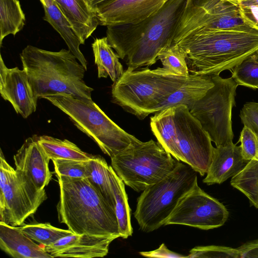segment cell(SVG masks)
I'll list each match as a JSON object with an SVG mask.
<instances>
[{
	"instance_id": "cell-17",
	"label": "cell",
	"mask_w": 258,
	"mask_h": 258,
	"mask_svg": "<svg viewBox=\"0 0 258 258\" xmlns=\"http://www.w3.org/2000/svg\"><path fill=\"white\" fill-rule=\"evenodd\" d=\"M37 136L27 138L14 155L15 169L23 172L38 190L45 188L52 173L49 168L50 159L37 139Z\"/></svg>"
},
{
	"instance_id": "cell-27",
	"label": "cell",
	"mask_w": 258,
	"mask_h": 258,
	"mask_svg": "<svg viewBox=\"0 0 258 258\" xmlns=\"http://www.w3.org/2000/svg\"><path fill=\"white\" fill-rule=\"evenodd\" d=\"M230 184L247 198L251 206L258 209V151L255 157L232 177Z\"/></svg>"
},
{
	"instance_id": "cell-13",
	"label": "cell",
	"mask_w": 258,
	"mask_h": 258,
	"mask_svg": "<svg viewBox=\"0 0 258 258\" xmlns=\"http://www.w3.org/2000/svg\"><path fill=\"white\" fill-rule=\"evenodd\" d=\"M47 198L45 188L38 190L25 174L15 169L0 191V221L21 226Z\"/></svg>"
},
{
	"instance_id": "cell-12",
	"label": "cell",
	"mask_w": 258,
	"mask_h": 258,
	"mask_svg": "<svg viewBox=\"0 0 258 258\" xmlns=\"http://www.w3.org/2000/svg\"><path fill=\"white\" fill-rule=\"evenodd\" d=\"M228 217L225 206L197 182L179 199L164 225H182L207 230L223 226Z\"/></svg>"
},
{
	"instance_id": "cell-36",
	"label": "cell",
	"mask_w": 258,
	"mask_h": 258,
	"mask_svg": "<svg viewBox=\"0 0 258 258\" xmlns=\"http://www.w3.org/2000/svg\"><path fill=\"white\" fill-rule=\"evenodd\" d=\"M140 254L148 257H166V258H181L186 256L174 252L169 250L165 244L163 243L157 249L149 251L140 252Z\"/></svg>"
},
{
	"instance_id": "cell-10",
	"label": "cell",
	"mask_w": 258,
	"mask_h": 258,
	"mask_svg": "<svg viewBox=\"0 0 258 258\" xmlns=\"http://www.w3.org/2000/svg\"><path fill=\"white\" fill-rule=\"evenodd\" d=\"M209 30L258 31V25L241 8L225 0H187L172 43Z\"/></svg>"
},
{
	"instance_id": "cell-33",
	"label": "cell",
	"mask_w": 258,
	"mask_h": 258,
	"mask_svg": "<svg viewBox=\"0 0 258 258\" xmlns=\"http://www.w3.org/2000/svg\"><path fill=\"white\" fill-rule=\"evenodd\" d=\"M186 257H233L240 258L237 248L216 245L198 246L189 251Z\"/></svg>"
},
{
	"instance_id": "cell-38",
	"label": "cell",
	"mask_w": 258,
	"mask_h": 258,
	"mask_svg": "<svg viewBox=\"0 0 258 258\" xmlns=\"http://www.w3.org/2000/svg\"><path fill=\"white\" fill-rule=\"evenodd\" d=\"M114 0H88L87 3L95 12L99 8Z\"/></svg>"
},
{
	"instance_id": "cell-28",
	"label": "cell",
	"mask_w": 258,
	"mask_h": 258,
	"mask_svg": "<svg viewBox=\"0 0 258 258\" xmlns=\"http://www.w3.org/2000/svg\"><path fill=\"white\" fill-rule=\"evenodd\" d=\"M25 24V16L18 0H0V44L9 34L15 35Z\"/></svg>"
},
{
	"instance_id": "cell-20",
	"label": "cell",
	"mask_w": 258,
	"mask_h": 258,
	"mask_svg": "<svg viewBox=\"0 0 258 258\" xmlns=\"http://www.w3.org/2000/svg\"><path fill=\"white\" fill-rule=\"evenodd\" d=\"M83 44L99 24L96 12L85 0H55Z\"/></svg>"
},
{
	"instance_id": "cell-18",
	"label": "cell",
	"mask_w": 258,
	"mask_h": 258,
	"mask_svg": "<svg viewBox=\"0 0 258 258\" xmlns=\"http://www.w3.org/2000/svg\"><path fill=\"white\" fill-rule=\"evenodd\" d=\"M249 161L242 156L240 146L233 143L214 148L211 163L204 183L221 184L239 173Z\"/></svg>"
},
{
	"instance_id": "cell-7",
	"label": "cell",
	"mask_w": 258,
	"mask_h": 258,
	"mask_svg": "<svg viewBox=\"0 0 258 258\" xmlns=\"http://www.w3.org/2000/svg\"><path fill=\"white\" fill-rule=\"evenodd\" d=\"M66 113L110 158L139 140L113 122L92 100L57 94L43 97Z\"/></svg>"
},
{
	"instance_id": "cell-14",
	"label": "cell",
	"mask_w": 258,
	"mask_h": 258,
	"mask_svg": "<svg viewBox=\"0 0 258 258\" xmlns=\"http://www.w3.org/2000/svg\"><path fill=\"white\" fill-rule=\"evenodd\" d=\"M0 93L15 111L26 118L36 110L34 96L26 72L18 67L9 69L1 55Z\"/></svg>"
},
{
	"instance_id": "cell-35",
	"label": "cell",
	"mask_w": 258,
	"mask_h": 258,
	"mask_svg": "<svg viewBox=\"0 0 258 258\" xmlns=\"http://www.w3.org/2000/svg\"><path fill=\"white\" fill-rule=\"evenodd\" d=\"M239 116L244 126L251 129L258 136V108L255 102L245 103Z\"/></svg>"
},
{
	"instance_id": "cell-8",
	"label": "cell",
	"mask_w": 258,
	"mask_h": 258,
	"mask_svg": "<svg viewBox=\"0 0 258 258\" xmlns=\"http://www.w3.org/2000/svg\"><path fill=\"white\" fill-rule=\"evenodd\" d=\"M197 173L179 162L165 178L142 191L134 213L142 231L150 232L165 225L179 199L198 182Z\"/></svg>"
},
{
	"instance_id": "cell-31",
	"label": "cell",
	"mask_w": 258,
	"mask_h": 258,
	"mask_svg": "<svg viewBox=\"0 0 258 258\" xmlns=\"http://www.w3.org/2000/svg\"><path fill=\"white\" fill-rule=\"evenodd\" d=\"M163 68L180 76H188V69L185 55L179 46L175 43L162 50L158 54Z\"/></svg>"
},
{
	"instance_id": "cell-6",
	"label": "cell",
	"mask_w": 258,
	"mask_h": 258,
	"mask_svg": "<svg viewBox=\"0 0 258 258\" xmlns=\"http://www.w3.org/2000/svg\"><path fill=\"white\" fill-rule=\"evenodd\" d=\"M188 76L176 75L163 67L127 69L112 85V100L139 118L144 119Z\"/></svg>"
},
{
	"instance_id": "cell-1",
	"label": "cell",
	"mask_w": 258,
	"mask_h": 258,
	"mask_svg": "<svg viewBox=\"0 0 258 258\" xmlns=\"http://www.w3.org/2000/svg\"><path fill=\"white\" fill-rule=\"evenodd\" d=\"M187 0H168L156 13L135 24L107 26L106 37L127 69L149 67L170 46Z\"/></svg>"
},
{
	"instance_id": "cell-9",
	"label": "cell",
	"mask_w": 258,
	"mask_h": 258,
	"mask_svg": "<svg viewBox=\"0 0 258 258\" xmlns=\"http://www.w3.org/2000/svg\"><path fill=\"white\" fill-rule=\"evenodd\" d=\"M158 142L139 140L111 158V166L125 184L137 192L158 182L180 161Z\"/></svg>"
},
{
	"instance_id": "cell-15",
	"label": "cell",
	"mask_w": 258,
	"mask_h": 258,
	"mask_svg": "<svg viewBox=\"0 0 258 258\" xmlns=\"http://www.w3.org/2000/svg\"><path fill=\"white\" fill-rule=\"evenodd\" d=\"M119 237L114 235L73 233L45 246V250L53 257H102L107 254L110 244Z\"/></svg>"
},
{
	"instance_id": "cell-19",
	"label": "cell",
	"mask_w": 258,
	"mask_h": 258,
	"mask_svg": "<svg viewBox=\"0 0 258 258\" xmlns=\"http://www.w3.org/2000/svg\"><path fill=\"white\" fill-rule=\"evenodd\" d=\"M24 234L20 227L12 226L0 221V247L15 258H52L45 250Z\"/></svg>"
},
{
	"instance_id": "cell-24",
	"label": "cell",
	"mask_w": 258,
	"mask_h": 258,
	"mask_svg": "<svg viewBox=\"0 0 258 258\" xmlns=\"http://www.w3.org/2000/svg\"><path fill=\"white\" fill-rule=\"evenodd\" d=\"M110 178L115 201V211L117 217L120 237L127 238L132 235L131 209L124 183L110 166Z\"/></svg>"
},
{
	"instance_id": "cell-32",
	"label": "cell",
	"mask_w": 258,
	"mask_h": 258,
	"mask_svg": "<svg viewBox=\"0 0 258 258\" xmlns=\"http://www.w3.org/2000/svg\"><path fill=\"white\" fill-rule=\"evenodd\" d=\"M54 171L57 176L75 178H85L89 174V160L53 159Z\"/></svg>"
},
{
	"instance_id": "cell-5",
	"label": "cell",
	"mask_w": 258,
	"mask_h": 258,
	"mask_svg": "<svg viewBox=\"0 0 258 258\" xmlns=\"http://www.w3.org/2000/svg\"><path fill=\"white\" fill-rule=\"evenodd\" d=\"M59 200L58 221L75 234L117 235L115 211L85 178L57 176Z\"/></svg>"
},
{
	"instance_id": "cell-40",
	"label": "cell",
	"mask_w": 258,
	"mask_h": 258,
	"mask_svg": "<svg viewBox=\"0 0 258 258\" xmlns=\"http://www.w3.org/2000/svg\"><path fill=\"white\" fill-rule=\"evenodd\" d=\"M255 104H256L257 107L258 108V102H255Z\"/></svg>"
},
{
	"instance_id": "cell-16",
	"label": "cell",
	"mask_w": 258,
	"mask_h": 258,
	"mask_svg": "<svg viewBox=\"0 0 258 258\" xmlns=\"http://www.w3.org/2000/svg\"><path fill=\"white\" fill-rule=\"evenodd\" d=\"M168 0H114L96 11L99 25L139 23L159 11Z\"/></svg>"
},
{
	"instance_id": "cell-21",
	"label": "cell",
	"mask_w": 258,
	"mask_h": 258,
	"mask_svg": "<svg viewBox=\"0 0 258 258\" xmlns=\"http://www.w3.org/2000/svg\"><path fill=\"white\" fill-rule=\"evenodd\" d=\"M213 86L211 76L190 74L178 88L156 106L152 113L180 104L186 105L190 110L194 103Z\"/></svg>"
},
{
	"instance_id": "cell-39",
	"label": "cell",
	"mask_w": 258,
	"mask_h": 258,
	"mask_svg": "<svg viewBox=\"0 0 258 258\" xmlns=\"http://www.w3.org/2000/svg\"><path fill=\"white\" fill-rule=\"evenodd\" d=\"M238 6L246 7L249 6H257L258 0H240Z\"/></svg>"
},
{
	"instance_id": "cell-29",
	"label": "cell",
	"mask_w": 258,
	"mask_h": 258,
	"mask_svg": "<svg viewBox=\"0 0 258 258\" xmlns=\"http://www.w3.org/2000/svg\"><path fill=\"white\" fill-rule=\"evenodd\" d=\"M20 229L28 237L44 246L53 243L63 237L74 233L69 229L58 228L49 223L26 224L20 227Z\"/></svg>"
},
{
	"instance_id": "cell-22",
	"label": "cell",
	"mask_w": 258,
	"mask_h": 258,
	"mask_svg": "<svg viewBox=\"0 0 258 258\" xmlns=\"http://www.w3.org/2000/svg\"><path fill=\"white\" fill-rule=\"evenodd\" d=\"M44 10V20L59 34L67 44L69 50L76 57L85 70L87 61L80 49L81 42L72 29L55 0H40Z\"/></svg>"
},
{
	"instance_id": "cell-11",
	"label": "cell",
	"mask_w": 258,
	"mask_h": 258,
	"mask_svg": "<svg viewBox=\"0 0 258 258\" xmlns=\"http://www.w3.org/2000/svg\"><path fill=\"white\" fill-rule=\"evenodd\" d=\"M214 86L189 110L216 147L233 143L232 111L238 86L231 77L211 76Z\"/></svg>"
},
{
	"instance_id": "cell-25",
	"label": "cell",
	"mask_w": 258,
	"mask_h": 258,
	"mask_svg": "<svg viewBox=\"0 0 258 258\" xmlns=\"http://www.w3.org/2000/svg\"><path fill=\"white\" fill-rule=\"evenodd\" d=\"M86 178L115 211V201L110 178V166L102 157L94 155L89 160V174Z\"/></svg>"
},
{
	"instance_id": "cell-23",
	"label": "cell",
	"mask_w": 258,
	"mask_h": 258,
	"mask_svg": "<svg viewBox=\"0 0 258 258\" xmlns=\"http://www.w3.org/2000/svg\"><path fill=\"white\" fill-rule=\"evenodd\" d=\"M92 47L95 63L97 66L98 78L109 77L114 83L116 82L124 71L118 55L112 50L107 37L96 38L92 44Z\"/></svg>"
},
{
	"instance_id": "cell-4",
	"label": "cell",
	"mask_w": 258,
	"mask_h": 258,
	"mask_svg": "<svg viewBox=\"0 0 258 258\" xmlns=\"http://www.w3.org/2000/svg\"><path fill=\"white\" fill-rule=\"evenodd\" d=\"M20 58L37 100L57 94L92 99L93 89L84 80L86 70L70 50L51 51L27 45Z\"/></svg>"
},
{
	"instance_id": "cell-26",
	"label": "cell",
	"mask_w": 258,
	"mask_h": 258,
	"mask_svg": "<svg viewBox=\"0 0 258 258\" xmlns=\"http://www.w3.org/2000/svg\"><path fill=\"white\" fill-rule=\"evenodd\" d=\"M38 142L52 160L55 159L88 161L94 155L83 151L73 142L46 135L36 136Z\"/></svg>"
},
{
	"instance_id": "cell-3",
	"label": "cell",
	"mask_w": 258,
	"mask_h": 258,
	"mask_svg": "<svg viewBox=\"0 0 258 258\" xmlns=\"http://www.w3.org/2000/svg\"><path fill=\"white\" fill-rule=\"evenodd\" d=\"M150 127L157 142L174 158L204 176L211 163L214 147L208 134L183 104L157 112Z\"/></svg>"
},
{
	"instance_id": "cell-34",
	"label": "cell",
	"mask_w": 258,
	"mask_h": 258,
	"mask_svg": "<svg viewBox=\"0 0 258 258\" xmlns=\"http://www.w3.org/2000/svg\"><path fill=\"white\" fill-rule=\"evenodd\" d=\"M238 142H240L244 159L249 161L255 157L258 151V136L251 129L244 125Z\"/></svg>"
},
{
	"instance_id": "cell-30",
	"label": "cell",
	"mask_w": 258,
	"mask_h": 258,
	"mask_svg": "<svg viewBox=\"0 0 258 258\" xmlns=\"http://www.w3.org/2000/svg\"><path fill=\"white\" fill-rule=\"evenodd\" d=\"M238 85L258 89V50L248 56L231 71Z\"/></svg>"
},
{
	"instance_id": "cell-41",
	"label": "cell",
	"mask_w": 258,
	"mask_h": 258,
	"mask_svg": "<svg viewBox=\"0 0 258 258\" xmlns=\"http://www.w3.org/2000/svg\"><path fill=\"white\" fill-rule=\"evenodd\" d=\"M87 2H88V0H85Z\"/></svg>"
},
{
	"instance_id": "cell-2",
	"label": "cell",
	"mask_w": 258,
	"mask_h": 258,
	"mask_svg": "<svg viewBox=\"0 0 258 258\" xmlns=\"http://www.w3.org/2000/svg\"><path fill=\"white\" fill-rule=\"evenodd\" d=\"M177 44L191 75L213 76L230 72L258 50V31L209 30L185 37Z\"/></svg>"
},
{
	"instance_id": "cell-37",
	"label": "cell",
	"mask_w": 258,
	"mask_h": 258,
	"mask_svg": "<svg viewBox=\"0 0 258 258\" xmlns=\"http://www.w3.org/2000/svg\"><path fill=\"white\" fill-rule=\"evenodd\" d=\"M237 249L240 258H258V240L245 243Z\"/></svg>"
}]
</instances>
